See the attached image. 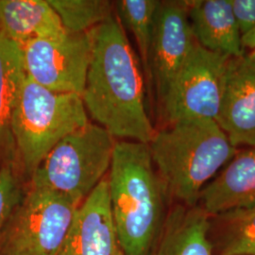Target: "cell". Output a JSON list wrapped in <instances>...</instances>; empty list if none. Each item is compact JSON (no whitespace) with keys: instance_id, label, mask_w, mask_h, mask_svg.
Wrapping results in <instances>:
<instances>
[{"instance_id":"15","label":"cell","mask_w":255,"mask_h":255,"mask_svg":"<svg viewBox=\"0 0 255 255\" xmlns=\"http://www.w3.org/2000/svg\"><path fill=\"white\" fill-rule=\"evenodd\" d=\"M0 31L20 47L66 33L47 0H0Z\"/></svg>"},{"instance_id":"21","label":"cell","mask_w":255,"mask_h":255,"mask_svg":"<svg viewBox=\"0 0 255 255\" xmlns=\"http://www.w3.org/2000/svg\"><path fill=\"white\" fill-rule=\"evenodd\" d=\"M237 26L244 35L255 27V0H231Z\"/></svg>"},{"instance_id":"17","label":"cell","mask_w":255,"mask_h":255,"mask_svg":"<svg viewBox=\"0 0 255 255\" xmlns=\"http://www.w3.org/2000/svg\"><path fill=\"white\" fill-rule=\"evenodd\" d=\"M208 233L216 255H255V206L210 217Z\"/></svg>"},{"instance_id":"6","label":"cell","mask_w":255,"mask_h":255,"mask_svg":"<svg viewBox=\"0 0 255 255\" xmlns=\"http://www.w3.org/2000/svg\"><path fill=\"white\" fill-rule=\"evenodd\" d=\"M81 204L29 182L13 211L0 255H58Z\"/></svg>"},{"instance_id":"14","label":"cell","mask_w":255,"mask_h":255,"mask_svg":"<svg viewBox=\"0 0 255 255\" xmlns=\"http://www.w3.org/2000/svg\"><path fill=\"white\" fill-rule=\"evenodd\" d=\"M188 16L194 37L203 47L232 58L244 55L231 0L188 1Z\"/></svg>"},{"instance_id":"8","label":"cell","mask_w":255,"mask_h":255,"mask_svg":"<svg viewBox=\"0 0 255 255\" xmlns=\"http://www.w3.org/2000/svg\"><path fill=\"white\" fill-rule=\"evenodd\" d=\"M21 49L28 79L50 91L82 97L91 61L90 31L32 40Z\"/></svg>"},{"instance_id":"10","label":"cell","mask_w":255,"mask_h":255,"mask_svg":"<svg viewBox=\"0 0 255 255\" xmlns=\"http://www.w3.org/2000/svg\"><path fill=\"white\" fill-rule=\"evenodd\" d=\"M58 255H125L111 212L107 176L79 206Z\"/></svg>"},{"instance_id":"13","label":"cell","mask_w":255,"mask_h":255,"mask_svg":"<svg viewBox=\"0 0 255 255\" xmlns=\"http://www.w3.org/2000/svg\"><path fill=\"white\" fill-rule=\"evenodd\" d=\"M209 219L198 204L173 203L149 255H216L210 241Z\"/></svg>"},{"instance_id":"19","label":"cell","mask_w":255,"mask_h":255,"mask_svg":"<svg viewBox=\"0 0 255 255\" xmlns=\"http://www.w3.org/2000/svg\"><path fill=\"white\" fill-rule=\"evenodd\" d=\"M62 21L66 32L85 33L114 14L107 0H47Z\"/></svg>"},{"instance_id":"7","label":"cell","mask_w":255,"mask_h":255,"mask_svg":"<svg viewBox=\"0 0 255 255\" xmlns=\"http://www.w3.org/2000/svg\"><path fill=\"white\" fill-rule=\"evenodd\" d=\"M231 58L211 51L195 39L190 53L160 107L169 125L199 119L217 122Z\"/></svg>"},{"instance_id":"20","label":"cell","mask_w":255,"mask_h":255,"mask_svg":"<svg viewBox=\"0 0 255 255\" xmlns=\"http://www.w3.org/2000/svg\"><path fill=\"white\" fill-rule=\"evenodd\" d=\"M12 162L0 167V254L9 219L24 196Z\"/></svg>"},{"instance_id":"22","label":"cell","mask_w":255,"mask_h":255,"mask_svg":"<svg viewBox=\"0 0 255 255\" xmlns=\"http://www.w3.org/2000/svg\"><path fill=\"white\" fill-rule=\"evenodd\" d=\"M242 46L243 47H249L253 50L255 48V27L249 32L242 35Z\"/></svg>"},{"instance_id":"11","label":"cell","mask_w":255,"mask_h":255,"mask_svg":"<svg viewBox=\"0 0 255 255\" xmlns=\"http://www.w3.org/2000/svg\"><path fill=\"white\" fill-rule=\"evenodd\" d=\"M217 123L233 146H255V60L250 55L229 61Z\"/></svg>"},{"instance_id":"16","label":"cell","mask_w":255,"mask_h":255,"mask_svg":"<svg viewBox=\"0 0 255 255\" xmlns=\"http://www.w3.org/2000/svg\"><path fill=\"white\" fill-rule=\"evenodd\" d=\"M26 72L21 47L0 31V156L14 146L10 121Z\"/></svg>"},{"instance_id":"18","label":"cell","mask_w":255,"mask_h":255,"mask_svg":"<svg viewBox=\"0 0 255 255\" xmlns=\"http://www.w3.org/2000/svg\"><path fill=\"white\" fill-rule=\"evenodd\" d=\"M160 1L157 0H120L114 6L122 27L127 28L135 40L140 62L149 91L152 87L149 58L154 31L155 16Z\"/></svg>"},{"instance_id":"2","label":"cell","mask_w":255,"mask_h":255,"mask_svg":"<svg viewBox=\"0 0 255 255\" xmlns=\"http://www.w3.org/2000/svg\"><path fill=\"white\" fill-rule=\"evenodd\" d=\"M107 181L111 212L124 255H150L170 202L148 145L118 140Z\"/></svg>"},{"instance_id":"1","label":"cell","mask_w":255,"mask_h":255,"mask_svg":"<svg viewBox=\"0 0 255 255\" xmlns=\"http://www.w3.org/2000/svg\"><path fill=\"white\" fill-rule=\"evenodd\" d=\"M90 35L91 61L82 95L87 115L116 139L148 145L156 129L146 112L144 76L124 27L113 14Z\"/></svg>"},{"instance_id":"3","label":"cell","mask_w":255,"mask_h":255,"mask_svg":"<svg viewBox=\"0 0 255 255\" xmlns=\"http://www.w3.org/2000/svg\"><path fill=\"white\" fill-rule=\"evenodd\" d=\"M169 202L194 206L206 184L237 154L219 124L186 120L156 130L148 144Z\"/></svg>"},{"instance_id":"9","label":"cell","mask_w":255,"mask_h":255,"mask_svg":"<svg viewBox=\"0 0 255 255\" xmlns=\"http://www.w3.org/2000/svg\"><path fill=\"white\" fill-rule=\"evenodd\" d=\"M195 42L188 1H160L149 58L151 83L161 107Z\"/></svg>"},{"instance_id":"5","label":"cell","mask_w":255,"mask_h":255,"mask_svg":"<svg viewBox=\"0 0 255 255\" xmlns=\"http://www.w3.org/2000/svg\"><path fill=\"white\" fill-rule=\"evenodd\" d=\"M117 141L104 128L89 121L50 150L29 182L82 204L109 172Z\"/></svg>"},{"instance_id":"23","label":"cell","mask_w":255,"mask_h":255,"mask_svg":"<svg viewBox=\"0 0 255 255\" xmlns=\"http://www.w3.org/2000/svg\"><path fill=\"white\" fill-rule=\"evenodd\" d=\"M249 55H250V56H251V57H252V58H253V59H255V48Z\"/></svg>"},{"instance_id":"12","label":"cell","mask_w":255,"mask_h":255,"mask_svg":"<svg viewBox=\"0 0 255 255\" xmlns=\"http://www.w3.org/2000/svg\"><path fill=\"white\" fill-rule=\"evenodd\" d=\"M198 205L209 217L255 206V146L237 151L202 189Z\"/></svg>"},{"instance_id":"4","label":"cell","mask_w":255,"mask_h":255,"mask_svg":"<svg viewBox=\"0 0 255 255\" xmlns=\"http://www.w3.org/2000/svg\"><path fill=\"white\" fill-rule=\"evenodd\" d=\"M88 122L81 96L50 91L26 76L10 121L23 172L30 179L63 138Z\"/></svg>"}]
</instances>
